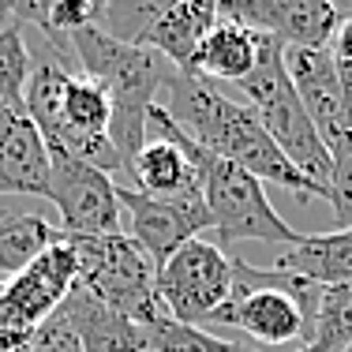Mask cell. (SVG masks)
Wrapping results in <instances>:
<instances>
[{"label": "cell", "instance_id": "1", "mask_svg": "<svg viewBox=\"0 0 352 352\" xmlns=\"http://www.w3.org/2000/svg\"><path fill=\"white\" fill-rule=\"evenodd\" d=\"M157 105L184 128V135L195 139L203 150L225 157V162L248 169L255 180L278 184V188L292 191L296 199H326V188L311 184L304 173L292 169V162L281 154V146L270 139L255 109L244 102L225 98L214 82L199 79L191 72L176 68L165 82Z\"/></svg>", "mask_w": 352, "mask_h": 352}, {"label": "cell", "instance_id": "2", "mask_svg": "<svg viewBox=\"0 0 352 352\" xmlns=\"http://www.w3.org/2000/svg\"><path fill=\"white\" fill-rule=\"evenodd\" d=\"M23 109L38 124L49 154H68L102 173H124L109 128H113V102L98 79L82 72H68L60 56L34 60Z\"/></svg>", "mask_w": 352, "mask_h": 352}, {"label": "cell", "instance_id": "3", "mask_svg": "<svg viewBox=\"0 0 352 352\" xmlns=\"http://www.w3.org/2000/svg\"><path fill=\"white\" fill-rule=\"evenodd\" d=\"M146 139H173L188 154V162L195 165L199 188H203V203L214 217L217 248L221 251L232 255L236 244H285V248L300 244L304 232H296L274 210V203L266 199L263 180H255L248 169L225 162V157L203 150L195 139H188L184 128L162 105H154L146 116Z\"/></svg>", "mask_w": 352, "mask_h": 352}, {"label": "cell", "instance_id": "4", "mask_svg": "<svg viewBox=\"0 0 352 352\" xmlns=\"http://www.w3.org/2000/svg\"><path fill=\"white\" fill-rule=\"evenodd\" d=\"M68 45L75 49L82 64V75L98 79L109 90L113 102V139L116 154L124 162V176H128L131 157L146 146V116L157 105L169 75L176 72L162 53L142 45H128V41L105 34L102 27H87L79 34L68 38Z\"/></svg>", "mask_w": 352, "mask_h": 352}, {"label": "cell", "instance_id": "5", "mask_svg": "<svg viewBox=\"0 0 352 352\" xmlns=\"http://www.w3.org/2000/svg\"><path fill=\"white\" fill-rule=\"evenodd\" d=\"M318 296H322V285L281 270H258L232 255V292L206 326L240 330L251 341L274 349H307L318 318Z\"/></svg>", "mask_w": 352, "mask_h": 352}, {"label": "cell", "instance_id": "6", "mask_svg": "<svg viewBox=\"0 0 352 352\" xmlns=\"http://www.w3.org/2000/svg\"><path fill=\"white\" fill-rule=\"evenodd\" d=\"M236 90L248 94V105L255 109V116L270 131V139L281 146V154L292 162V169L304 173L318 188H326V195H330L333 154L326 150V142L311 124V116H307L304 102L292 90L289 72H285V45L281 41L263 34V53H258L255 72L248 79H240Z\"/></svg>", "mask_w": 352, "mask_h": 352}, {"label": "cell", "instance_id": "7", "mask_svg": "<svg viewBox=\"0 0 352 352\" xmlns=\"http://www.w3.org/2000/svg\"><path fill=\"white\" fill-rule=\"evenodd\" d=\"M79 258V278L87 292H94L113 311L128 315L131 322L150 326L165 318L162 292H157V266L131 236H68Z\"/></svg>", "mask_w": 352, "mask_h": 352}, {"label": "cell", "instance_id": "8", "mask_svg": "<svg viewBox=\"0 0 352 352\" xmlns=\"http://www.w3.org/2000/svg\"><path fill=\"white\" fill-rule=\"evenodd\" d=\"M221 19V0H109L102 30L128 45L162 53L173 68L188 72L199 41Z\"/></svg>", "mask_w": 352, "mask_h": 352}, {"label": "cell", "instance_id": "9", "mask_svg": "<svg viewBox=\"0 0 352 352\" xmlns=\"http://www.w3.org/2000/svg\"><path fill=\"white\" fill-rule=\"evenodd\" d=\"M75 278H79V258H75L72 240L60 236L23 274L4 281V289H0V345L27 352L34 333L60 311Z\"/></svg>", "mask_w": 352, "mask_h": 352}, {"label": "cell", "instance_id": "10", "mask_svg": "<svg viewBox=\"0 0 352 352\" xmlns=\"http://www.w3.org/2000/svg\"><path fill=\"white\" fill-rule=\"evenodd\" d=\"M157 292L176 322L206 326L232 292V255L210 240H188L157 270Z\"/></svg>", "mask_w": 352, "mask_h": 352}, {"label": "cell", "instance_id": "11", "mask_svg": "<svg viewBox=\"0 0 352 352\" xmlns=\"http://www.w3.org/2000/svg\"><path fill=\"white\" fill-rule=\"evenodd\" d=\"M45 199L60 214L64 236H113L120 229V199L113 176L68 154H49V191Z\"/></svg>", "mask_w": 352, "mask_h": 352}, {"label": "cell", "instance_id": "12", "mask_svg": "<svg viewBox=\"0 0 352 352\" xmlns=\"http://www.w3.org/2000/svg\"><path fill=\"white\" fill-rule=\"evenodd\" d=\"M116 199H120V210L131 221L128 236L154 258L157 270L188 240H195L203 229H214V217L206 210L203 195H195V199H150L135 188L116 184Z\"/></svg>", "mask_w": 352, "mask_h": 352}, {"label": "cell", "instance_id": "13", "mask_svg": "<svg viewBox=\"0 0 352 352\" xmlns=\"http://www.w3.org/2000/svg\"><path fill=\"white\" fill-rule=\"evenodd\" d=\"M221 15L281 41L285 49H326L341 23L326 0H221Z\"/></svg>", "mask_w": 352, "mask_h": 352}, {"label": "cell", "instance_id": "14", "mask_svg": "<svg viewBox=\"0 0 352 352\" xmlns=\"http://www.w3.org/2000/svg\"><path fill=\"white\" fill-rule=\"evenodd\" d=\"M49 191V146L27 109H0V195Z\"/></svg>", "mask_w": 352, "mask_h": 352}, {"label": "cell", "instance_id": "15", "mask_svg": "<svg viewBox=\"0 0 352 352\" xmlns=\"http://www.w3.org/2000/svg\"><path fill=\"white\" fill-rule=\"evenodd\" d=\"M60 311L68 315L75 338H79L82 352H146V333L139 322H131L128 315L113 311L109 304L87 292L82 285H72L68 300L60 304Z\"/></svg>", "mask_w": 352, "mask_h": 352}, {"label": "cell", "instance_id": "16", "mask_svg": "<svg viewBox=\"0 0 352 352\" xmlns=\"http://www.w3.org/2000/svg\"><path fill=\"white\" fill-rule=\"evenodd\" d=\"M258 53H263V34L236 19H229V15H221L217 27L199 41L188 72L206 82H232L236 87L240 79H248L255 72Z\"/></svg>", "mask_w": 352, "mask_h": 352}, {"label": "cell", "instance_id": "17", "mask_svg": "<svg viewBox=\"0 0 352 352\" xmlns=\"http://www.w3.org/2000/svg\"><path fill=\"white\" fill-rule=\"evenodd\" d=\"M285 72H289L292 90L304 102L307 116H311V124L326 142V131L333 124L338 98H341V68L333 60L330 45L326 49H285Z\"/></svg>", "mask_w": 352, "mask_h": 352}, {"label": "cell", "instance_id": "18", "mask_svg": "<svg viewBox=\"0 0 352 352\" xmlns=\"http://www.w3.org/2000/svg\"><path fill=\"white\" fill-rule=\"evenodd\" d=\"M128 180L135 184V191H142L150 199H195V195H203L195 165L188 162V154L173 139H146V146L128 165ZM131 184H124V188H131Z\"/></svg>", "mask_w": 352, "mask_h": 352}, {"label": "cell", "instance_id": "19", "mask_svg": "<svg viewBox=\"0 0 352 352\" xmlns=\"http://www.w3.org/2000/svg\"><path fill=\"white\" fill-rule=\"evenodd\" d=\"M274 270L304 278L311 285H341L352 281V229L315 232L300 236V244L285 248L274 263Z\"/></svg>", "mask_w": 352, "mask_h": 352}, {"label": "cell", "instance_id": "20", "mask_svg": "<svg viewBox=\"0 0 352 352\" xmlns=\"http://www.w3.org/2000/svg\"><path fill=\"white\" fill-rule=\"evenodd\" d=\"M64 232L38 214H8L0 217V278L12 281L23 274L45 248H53Z\"/></svg>", "mask_w": 352, "mask_h": 352}, {"label": "cell", "instance_id": "21", "mask_svg": "<svg viewBox=\"0 0 352 352\" xmlns=\"http://www.w3.org/2000/svg\"><path fill=\"white\" fill-rule=\"evenodd\" d=\"M142 333H146V349H154V352H258V349L244 345V341L217 338L206 326L176 322L173 315L142 326Z\"/></svg>", "mask_w": 352, "mask_h": 352}, {"label": "cell", "instance_id": "22", "mask_svg": "<svg viewBox=\"0 0 352 352\" xmlns=\"http://www.w3.org/2000/svg\"><path fill=\"white\" fill-rule=\"evenodd\" d=\"M352 345V281L322 285L318 318L311 333V352H341Z\"/></svg>", "mask_w": 352, "mask_h": 352}, {"label": "cell", "instance_id": "23", "mask_svg": "<svg viewBox=\"0 0 352 352\" xmlns=\"http://www.w3.org/2000/svg\"><path fill=\"white\" fill-rule=\"evenodd\" d=\"M30 72H34V56H30V49H27L23 27L19 23H8V27L0 30V109L23 105Z\"/></svg>", "mask_w": 352, "mask_h": 352}, {"label": "cell", "instance_id": "24", "mask_svg": "<svg viewBox=\"0 0 352 352\" xmlns=\"http://www.w3.org/2000/svg\"><path fill=\"white\" fill-rule=\"evenodd\" d=\"M326 146H330L333 162L352 157V68H341V98H338L333 124H330V131H326Z\"/></svg>", "mask_w": 352, "mask_h": 352}, {"label": "cell", "instance_id": "25", "mask_svg": "<svg viewBox=\"0 0 352 352\" xmlns=\"http://www.w3.org/2000/svg\"><path fill=\"white\" fill-rule=\"evenodd\" d=\"M27 352H82V345H79V338H75L68 315L56 311V315L34 333V341H30Z\"/></svg>", "mask_w": 352, "mask_h": 352}, {"label": "cell", "instance_id": "26", "mask_svg": "<svg viewBox=\"0 0 352 352\" xmlns=\"http://www.w3.org/2000/svg\"><path fill=\"white\" fill-rule=\"evenodd\" d=\"M326 203L338 214V229H352V157L333 162V176H330V195Z\"/></svg>", "mask_w": 352, "mask_h": 352}, {"label": "cell", "instance_id": "27", "mask_svg": "<svg viewBox=\"0 0 352 352\" xmlns=\"http://www.w3.org/2000/svg\"><path fill=\"white\" fill-rule=\"evenodd\" d=\"M53 4H56V0H12V15L19 19V27L27 23V27H34L41 34V30H45L49 12H53Z\"/></svg>", "mask_w": 352, "mask_h": 352}, {"label": "cell", "instance_id": "28", "mask_svg": "<svg viewBox=\"0 0 352 352\" xmlns=\"http://www.w3.org/2000/svg\"><path fill=\"white\" fill-rule=\"evenodd\" d=\"M330 53L341 68H352V19H341L330 38Z\"/></svg>", "mask_w": 352, "mask_h": 352}, {"label": "cell", "instance_id": "29", "mask_svg": "<svg viewBox=\"0 0 352 352\" xmlns=\"http://www.w3.org/2000/svg\"><path fill=\"white\" fill-rule=\"evenodd\" d=\"M326 4H330L341 19H352V0H326Z\"/></svg>", "mask_w": 352, "mask_h": 352}, {"label": "cell", "instance_id": "30", "mask_svg": "<svg viewBox=\"0 0 352 352\" xmlns=\"http://www.w3.org/2000/svg\"><path fill=\"white\" fill-rule=\"evenodd\" d=\"M8 12H12V0H0V19H4Z\"/></svg>", "mask_w": 352, "mask_h": 352}, {"label": "cell", "instance_id": "31", "mask_svg": "<svg viewBox=\"0 0 352 352\" xmlns=\"http://www.w3.org/2000/svg\"><path fill=\"white\" fill-rule=\"evenodd\" d=\"M0 352H15V349H8V345H0Z\"/></svg>", "mask_w": 352, "mask_h": 352}, {"label": "cell", "instance_id": "32", "mask_svg": "<svg viewBox=\"0 0 352 352\" xmlns=\"http://www.w3.org/2000/svg\"><path fill=\"white\" fill-rule=\"evenodd\" d=\"M292 352H311V349H292Z\"/></svg>", "mask_w": 352, "mask_h": 352}, {"label": "cell", "instance_id": "33", "mask_svg": "<svg viewBox=\"0 0 352 352\" xmlns=\"http://www.w3.org/2000/svg\"><path fill=\"white\" fill-rule=\"evenodd\" d=\"M341 352H352V345H349V349H341Z\"/></svg>", "mask_w": 352, "mask_h": 352}, {"label": "cell", "instance_id": "34", "mask_svg": "<svg viewBox=\"0 0 352 352\" xmlns=\"http://www.w3.org/2000/svg\"><path fill=\"white\" fill-rule=\"evenodd\" d=\"M0 289H4V281H0Z\"/></svg>", "mask_w": 352, "mask_h": 352}]
</instances>
